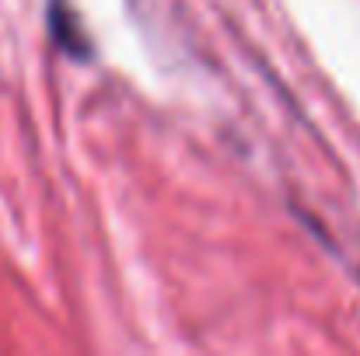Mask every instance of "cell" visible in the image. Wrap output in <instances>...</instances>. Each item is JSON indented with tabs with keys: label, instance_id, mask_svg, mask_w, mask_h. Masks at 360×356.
<instances>
[{
	"label": "cell",
	"instance_id": "1",
	"mask_svg": "<svg viewBox=\"0 0 360 356\" xmlns=\"http://www.w3.org/2000/svg\"><path fill=\"white\" fill-rule=\"evenodd\" d=\"M46 21H49L53 42H56L67 56H74V60H91V35L84 32L77 11H74L67 0H49Z\"/></svg>",
	"mask_w": 360,
	"mask_h": 356
}]
</instances>
